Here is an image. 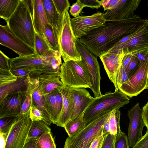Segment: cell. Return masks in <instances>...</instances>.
Segmentation results:
<instances>
[{
	"mask_svg": "<svg viewBox=\"0 0 148 148\" xmlns=\"http://www.w3.org/2000/svg\"><path fill=\"white\" fill-rule=\"evenodd\" d=\"M25 1L28 5L33 18L34 14L33 0H25Z\"/></svg>",
	"mask_w": 148,
	"mask_h": 148,
	"instance_id": "9f6ffc18",
	"label": "cell"
},
{
	"mask_svg": "<svg viewBox=\"0 0 148 148\" xmlns=\"http://www.w3.org/2000/svg\"><path fill=\"white\" fill-rule=\"evenodd\" d=\"M39 78L31 77L29 76L28 77L29 84L33 90L32 104L42 112L51 124L52 123V121L46 109L45 96L39 87Z\"/></svg>",
	"mask_w": 148,
	"mask_h": 148,
	"instance_id": "ffe728a7",
	"label": "cell"
},
{
	"mask_svg": "<svg viewBox=\"0 0 148 148\" xmlns=\"http://www.w3.org/2000/svg\"><path fill=\"white\" fill-rule=\"evenodd\" d=\"M128 54L122 49L114 52H107L99 57L109 79L115 87V91L119 90L117 81L122 60L124 57Z\"/></svg>",
	"mask_w": 148,
	"mask_h": 148,
	"instance_id": "7c38bea8",
	"label": "cell"
},
{
	"mask_svg": "<svg viewBox=\"0 0 148 148\" xmlns=\"http://www.w3.org/2000/svg\"><path fill=\"white\" fill-rule=\"evenodd\" d=\"M6 22L13 33L35 49L36 32L33 18L25 0H20L14 13Z\"/></svg>",
	"mask_w": 148,
	"mask_h": 148,
	"instance_id": "7a4b0ae2",
	"label": "cell"
},
{
	"mask_svg": "<svg viewBox=\"0 0 148 148\" xmlns=\"http://www.w3.org/2000/svg\"><path fill=\"white\" fill-rule=\"evenodd\" d=\"M130 101L127 95L118 90L113 92H106L103 95L94 97L84 113V125L105 111L114 109L119 110Z\"/></svg>",
	"mask_w": 148,
	"mask_h": 148,
	"instance_id": "277c9868",
	"label": "cell"
},
{
	"mask_svg": "<svg viewBox=\"0 0 148 148\" xmlns=\"http://www.w3.org/2000/svg\"><path fill=\"white\" fill-rule=\"evenodd\" d=\"M127 115L129 119L128 137L130 146L132 148L142 136V132L145 126L142 116V109L139 103L128 111Z\"/></svg>",
	"mask_w": 148,
	"mask_h": 148,
	"instance_id": "5bb4252c",
	"label": "cell"
},
{
	"mask_svg": "<svg viewBox=\"0 0 148 148\" xmlns=\"http://www.w3.org/2000/svg\"><path fill=\"white\" fill-rule=\"evenodd\" d=\"M133 54H129L125 55L123 58L122 62L121 67L125 70L130 63Z\"/></svg>",
	"mask_w": 148,
	"mask_h": 148,
	"instance_id": "816d5d0a",
	"label": "cell"
},
{
	"mask_svg": "<svg viewBox=\"0 0 148 148\" xmlns=\"http://www.w3.org/2000/svg\"><path fill=\"white\" fill-rule=\"evenodd\" d=\"M142 116L145 126L148 129V101L142 109Z\"/></svg>",
	"mask_w": 148,
	"mask_h": 148,
	"instance_id": "681fc988",
	"label": "cell"
},
{
	"mask_svg": "<svg viewBox=\"0 0 148 148\" xmlns=\"http://www.w3.org/2000/svg\"><path fill=\"white\" fill-rule=\"evenodd\" d=\"M18 78L12 73L10 70L0 69V87L15 82Z\"/></svg>",
	"mask_w": 148,
	"mask_h": 148,
	"instance_id": "d6a6232c",
	"label": "cell"
},
{
	"mask_svg": "<svg viewBox=\"0 0 148 148\" xmlns=\"http://www.w3.org/2000/svg\"><path fill=\"white\" fill-rule=\"evenodd\" d=\"M42 1L48 23L58 36L62 15L60 16L58 13L53 0Z\"/></svg>",
	"mask_w": 148,
	"mask_h": 148,
	"instance_id": "7402d4cb",
	"label": "cell"
},
{
	"mask_svg": "<svg viewBox=\"0 0 148 148\" xmlns=\"http://www.w3.org/2000/svg\"><path fill=\"white\" fill-rule=\"evenodd\" d=\"M52 51L49 54L42 57L34 55L26 57L19 56L10 59V70L20 69L40 71L43 66L48 62Z\"/></svg>",
	"mask_w": 148,
	"mask_h": 148,
	"instance_id": "2e32d148",
	"label": "cell"
},
{
	"mask_svg": "<svg viewBox=\"0 0 148 148\" xmlns=\"http://www.w3.org/2000/svg\"><path fill=\"white\" fill-rule=\"evenodd\" d=\"M29 116L32 121H42L45 122L48 125H51L42 112L33 104L29 112Z\"/></svg>",
	"mask_w": 148,
	"mask_h": 148,
	"instance_id": "836d02e7",
	"label": "cell"
},
{
	"mask_svg": "<svg viewBox=\"0 0 148 148\" xmlns=\"http://www.w3.org/2000/svg\"><path fill=\"white\" fill-rule=\"evenodd\" d=\"M84 113L79 116L69 120L63 127L68 134L69 137L75 135L84 125L83 119Z\"/></svg>",
	"mask_w": 148,
	"mask_h": 148,
	"instance_id": "4316f807",
	"label": "cell"
},
{
	"mask_svg": "<svg viewBox=\"0 0 148 148\" xmlns=\"http://www.w3.org/2000/svg\"><path fill=\"white\" fill-rule=\"evenodd\" d=\"M132 148H148V129L145 134L142 136Z\"/></svg>",
	"mask_w": 148,
	"mask_h": 148,
	"instance_id": "bcb514c9",
	"label": "cell"
},
{
	"mask_svg": "<svg viewBox=\"0 0 148 148\" xmlns=\"http://www.w3.org/2000/svg\"><path fill=\"white\" fill-rule=\"evenodd\" d=\"M18 116L0 119V132L8 134L12 126Z\"/></svg>",
	"mask_w": 148,
	"mask_h": 148,
	"instance_id": "8d00e7d4",
	"label": "cell"
},
{
	"mask_svg": "<svg viewBox=\"0 0 148 148\" xmlns=\"http://www.w3.org/2000/svg\"><path fill=\"white\" fill-rule=\"evenodd\" d=\"M32 122L29 112L19 116L8 132L5 148H23L27 141Z\"/></svg>",
	"mask_w": 148,
	"mask_h": 148,
	"instance_id": "52a82bcc",
	"label": "cell"
},
{
	"mask_svg": "<svg viewBox=\"0 0 148 148\" xmlns=\"http://www.w3.org/2000/svg\"><path fill=\"white\" fill-rule=\"evenodd\" d=\"M54 92L56 100V115L58 121L62 110L63 98L59 89L56 90Z\"/></svg>",
	"mask_w": 148,
	"mask_h": 148,
	"instance_id": "f35d334b",
	"label": "cell"
},
{
	"mask_svg": "<svg viewBox=\"0 0 148 148\" xmlns=\"http://www.w3.org/2000/svg\"><path fill=\"white\" fill-rule=\"evenodd\" d=\"M10 59L1 51H0V69L10 70Z\"/></svg>",
	"mask_w": 148,
	"mask_h": 148,
	"instance_id": "ee69618b",
	"label": "cell"
},
{
	"mask_svg": "<svg viewBox=\"0 0 148 148\" xmlns=\"http://www.w3.org/2000/svg\"><path fill=\"white\" fill-rule=\"evenodd\" d=\"M45 96L46 110L49 115L52 123L56 125L58 120L56 110V100L54 91Z\"/></svg>",
	"mask_w": 148,
	"mask_h": 148,
	"instance_id": "f1b7e54d",
	"label": "cell"
},
{
	"mask_svg": "<svg viewBox=\"0 0 148 148\" xmlns=\"http://www.w3.org/2000/svg\"><path fill=\"white\" fill-rule=\"evenodd\" d=\"M0 44L12 49L20 57L37 55L35 49L13 33L7 24L0 25Z\"/></svg>",
	"mask_w": 148,
	"mask_h": 148,
	"instance_id": "8fae6325",
	"label": "cell"
},
{
	"mask_svg": "<svg viewBox=\"0 0 148 148\" xmlns=\"http://www.w3.org/2000/svg\"><path fill=\"white\" fill-rule=\"evenodd\" d=\"M148 88V59L140 66L128 80L119 87L120 91L131 98L136 96Z\"/></svg>",
	"mask_w": 148,
	"mask_h": 148,
	"instance_id": "ba28073f",
	"label": "cell"
},
{
	"mask_svg": "<svg viewBox=\"0 0 148 148\" xmlns=\"http://www.w3.org/2000/svg\"><path fill=\"white\" fill-rule=\"evenodd\" d=\"M28 84V75L18 78L15 81L5 86L0 87V101L7 95L13 92L26 91Z\"/></svg>",
	"mask_w": 148,
	"mask_h": 148,
	"instance_id": "603a6c76",
	"label": "cell"
},
{
	"mask_svg": "<svg viewBox=\"0 0 148 148\" xmlns=\"http://www.w3.org/2000/svg\"><path fill=\"white\" fill-rule=\"evenodd\" d=\"M69 8L66 10L62 17L58 36L59 51L64 62L82 60L75 43V37L72 28Z\"/></svg>",
	"mask_w": 148,
	"mask_h": 148,
	"instance_id": "5b68a950",
	"label": "cell"
},
{
	"mask_svg": "<svg viewBox=\"0 0 148 148\" xmlns=\"http://www.w3.org/2000/svg\"><path fill=\"white\" fill-rule=\"evenodd\" d=\"M120 115L121 112L118 109H114L111 112L109 117L110 134L117 136L122 132L120 126Z\"/></svg>",
	"mask_w": 148,
	"mask_h": 148,
	"instance_id": "f546056e",
	"label": "cell"
},
{
	"mask_svg": "<svg viewBox=\"0 0 148 148\" xmlns=\"http://www.w3.org/2000/svg\"><path fill=\"white\" fill-rule=\"evenodd\" d=\"M120 0H102L100 1L101 6L104 9V11L111 10L118 4Z\"/></svg>",
	"mask_w": 148,
	"mask_h": 148,
	"instance_id": "f6af8a7d",
	"label": "cell"
},
{
	"mask_svg": "<svg viewBox=\"0 0 148 148\" xmlns=\"http://www.w3.org/2000/svg\"><path fill=\"white\" fill-rule=\"evenodd\" d=\"M12 73L18 78H21L27 76L33 71L24 69L10 70Z\"/></svg>",
	"mask_w": 148,
	"mask_h": 148,
	"instance_id": "c3c4849f",
	"label": "cell"
},
{
	"mask_svg": "<svg viewBox=\"0 0 148 148\" xmlns=\"http://www.w3.org/2000/svg\"><path fill=\"white\" fill-rule=\"evenodd\" d=\"M59 14L62 16L66 10L69 8L70 4L67 0H53Z\"/></svg>",
	"mask_w": 148,
	"mask_h": 148,
	"instance_id": "ab89813d",
	"label": "cell"
},
{
	"mask_svg": "<svg viewBox=\"0 0 148 148\" xmlns=\"http://www.w3.org/2000/svg\"><path fill=\"white\" fill-rule=\"evenodd\" d=\"M122 49L129 54H132L148 50V19H146L144 25L133 33L127 42L119 45L114 46L107 52H114Z\"/></svg>",
	"mask_w": 148,
	"mask_h": 148,
	"instance_id": "9c48e42d",
	"label": "cell"
},
{
	"mask_svg": "<svg viewBox=\"0 0 148 148\" xmlns=\"http://www.w3.org/2000/svg\"><path fill=\"white\" fill-rule=\"evenodd\" d=\"M71 88L73 95V109L70 120L85 112L94 98L85 88Z\"/></svg>",
	"mask_w": 148,
	"mask_h": 148,
	"instance_id": "e0dca14e",
	"label": "cell"
},
{
	"mask_svg": "<svg viewBox=\"0 0 148 148\" xmlns=\"http://www.w3.org/2000/svg\"><path fill=\"white\" fill-rule=\"evenodd\" d=\"M61 55L59 51L53 50L49 61L41 69L42 73L54 74L59 76L60 69L62 64Z\"/></svg>",
	"mask_w": 148,
	"mask_h": 148,
	"instance_id": "cb8c5ba5",
	"label": "cell"
},
{
	"mask_svg": "<svg viewBox=\"0 0 148 148\" xmlns=\"http://www.w3.org/2000/svg\"><path fill=\"white\" fill-rule=\"evenodd\" d=\"M84 7V5L80 0H77L75 3L70 6L69 12L71 15L76 17L79 16V14Z\"/></svg>",
	"mask_w": 148,
	"mask_h": 148,
	"instance_id": "60d3db41",
	"label": "cell"
},
{
	"mask_svg": "<svg viewBox=\"0 0 148 148\" xmlns=\"http://www.w3.org/2000/svg\"><path fill=\"white\" fill-rule=\"evenodd\" d=\"M103 126L100 132L93 141L90 148H101L104 137L107 135L103 133Z\"/></svg>",
	"mask_w": 148,
	"mask_h": 148,
	"instance_id": "7bdbcfd3",
	"label": "cell"
},
{
	"mask_svg": "<svg viewBox=\"0 0 148 148\" xmlns=\"http://www.w3.org/2000/svg\"><path fill=\"white\" fill-rule=\"evenodd\" d=\"M130 145L128 136L121 132L116 136L114 148H129Z\"/></svg>",
	"mask_w": 148,
	"mask_h": 148,
	"instance_id": "74e56055",
	"label": "cell"
},
{
	"mask_svg": "<svg viewBox=\"0 0 148 148\" xmlns=\"http://www.w3.org/2000/svg\"><path fill=\"white\" fill-rule=\"evenodd\" d=\"M45 33L49 45L53 51H59L58 36L53 27L49 23L45 26Z\"/></svg>",
	"mask_w": 148,
	"mask_h": 148,
	"instance_id": "1f68e13d",
	"label": "cell"
},
{
	"mask_svg": "<svg viewBox=\"0 0 148 148\" xmlns=\"http://www.w3.org/2000/svg\"><path fill=\"white\" fill-rule=\"evenodd\" d=\"M83 4L85 7H89L92 8L98 9L100 8L101 5L100 1L98 0H80Z\"/></svg>",
	"mask_w": 148,
	"mask_h": 148,
	"instance_id": "7dc6e473",
	"label": "cell"
},
{
	"mask_svg": "<svg viewBox=\"0 0 148 148\" xmlns=\"http://www.w3.org/2000/svg\"><path fill=\"white\" fill-rule=\"evenodd\" d=\"M116 135L109 133L104 138L101 148H114Z\"/></svg>",
	"mask_w": 148,
	"mask_h": 148,
	"instance_id": "b9f144b4",
	"label": "cell"
},
{
	"mask_svg": "<svg viewBox=\"0 0 148 148\" xmlns=\"http://www.w3.org/2000/svg\"><path fill=\"white\" fill-rule=\"evenodd\" d=\"M20 0H1L0 17L7 21L14 13Z\"/></svg>",
	"mask_w": 148,
	"mask_h": 148,
	"instance_id": "d4e9b609",
	"label": "cell"
},
{
	"mask_svg": "<svg viewBox=\"0 0 148 148\" xmlns=\"http://www.w3.org/2000/svg\"><path fill=\"white\" fill-rule=\"evenodd\" d=\"M35 47L36 55L40 57L46 56L52 50L47 43L36 32L35 34Z\"/></svg>",
	"mask_w": 148,
	"mask_h": 148,
	"instance_id": "83f0119b",
	"label": "cell"
},
{
	"mask_svg": "<svg viewBox=\"0 0 148 148\" xmlns=\"http://www.w3.org/2000/svg\"><path fill=\"white\" fill-rule=\"evenodd\" d=\"M59 76L63 84L70 88L90 89L92 85L91 75L83 59L64 62L60 67Z\"/></svg>",
	"mask_w": 148,
	"mask_h": 148,
	"instance_id": "3957f363",
	"label": "cell"
},
{
	"mask_svg": "<svg viewBox=\"0 0 148 148\" xmlns=\"http://www.w3.org/2000/svg\"><path fill=\"white\" fill-rule=\"evenodd\" d=\"M112 110H108L101 114L85 125L75 135L68 137L63 148H82L93 141L99 133L107 117Z\"/></svg>",
	"mask_w": 148,
	"mask_h": 148,
	"instance_id": "8992f818",
	"label": "cell"
},
{
	"mask_svg": "<svg viewBox=\"0 0 148 148\" xmlns=\"http://www.w3.org/2000/svg\"><path fill=\"white\" fill-rule=\"evenodd\" d=\"M36 139L27 140L23 148H35Z\"/></svg>",
	"mask_w": 148,
	"mask_h": 148,
	"instance_id": "11a10c76",
	"label": "cell"
},
{
	"mask_svg": "<svg viewBox=\"0 0 148 148\" xmlns=\"http://www.w3.org/2000/svg\"><path fill=\"white\" fill-rule=\"evenodd\" d=\"M110 114L108 116L103 125V133L106 134L110 133V128L109 123V117Z\"/></svg>",
	"mask_w": 148,
	"mask_h": 148,
	"instance_id": "f5cc1de1",
	"label": "cell"
},
{
	"mask_svg": "<svg viewBox=\"0 0 148 148\" xmlns=\"http://www.w3.org/2000/svg\"><path fill=\"white\" fill-rule=\"evenodd\" d=\"M140 62L144 63L148 59V50L140 51L138 53L134 54Z\"/></svg>",
	"mask_w": 148,
	"mask_h": 148,
	"instance_id": "f907efd6",
	"label": "cell"
},
{
	"mask_svg": "<svg viewBox=\"0 0 148 148\" xmlns=\"http://www.w3.org/2000/svg\"><path fill=\"white\" fill-rule=\"evenodd\" d=\"M39 87L45 95L59 89L64 85L59 76L51 74L42 73L39 78Z\"/></svg>",
	"mask_w": 148,
	"mask_h": 148,
	"instance_id": "44dd1931",
	"label": "cell"
},
{
	"mask_svg": "<svg viewBox=\"0 0 148 148\" xmlns=\"http://www.w3.org/2000/svg\"><path fill=\"white\" fill-rule=\"evenodd\" d=\"M140 62L134 54H133L128 65L125 69L129 78L132 76L138 69Z\"/></svg>",
	"mask_w": 148,
	"mask_h": 148,
	"instance_id": "d590c367",
	"label": "cell"
},
{
	"mask_svg": "<svg viewBox=\"0 0 148 148\" xmlns=\"http://www.w3.org/2000/svg\"><path fill=\"white\" fill-rule=\"evenodd\" d=\"M146 19L138 15L125 19L106 22L79 39L95 55L99 57L107 52L122 38L145 24Z\"/></svg>",
	"mask_w": 148,
	"mask_h": 148,
	"instance_id": "6da1fadb",
	"label": "cell"
},
{
	"mask_svg": "<svg viewBox=\"0 0 148 148\" xmlns=\"http://www.w3.org/2000/svg\"><path fill=\"white\" fill-rule=\"evenodd\" d=\"M27 93V91H18L5 97L0 101V119L20 115L22 105Z\"/></svg>",
	"mask_w": 148,
	"mask_h": 148,
	"instance_id": "4fadbf2b",
	"label": "cell"
},
{
	"mask_svg": "<svg viewBox=\"0 0 148 148\" xmlns=\"http://www.w3.org/2000/svg\"></svg>",
	"mask_w": 148,
	"mask_h": 148,
	"instance_id": "680465c9",
	"label": "cell"
},
{
	"mask_svg": "<svg viewBox=\"0 0 148 148\" xmlns=\"http://www.w3.org/2000/svg\"><path fill=\"white\" fill-rule=\"evenodd\" d=\"M106 22L104 13L99 12L90 16H79L71 19L73 33L75 37L79 39L91 30L104 25Z\"/></svg>",
	"mask_w": 148,
	"mask_h": 148,
	"instance_id": "30bf717a",
	"label": "cell"
},
{
	"mask_svg": "<svg viewBox=\"0 0 148 148\" xmlns=\"http://www.w3.org/2000/svg\"><path fill=\"white\" fill-rule=\"evenodd\" d=\"M140 0H120L112 9L104 13V18L107 22L121 20L130 18L135 14Z\"/></svg>",
	"mask_w": 148,
	"mask_h": 148,
	"instance_id": "9a60e30c",
	"label": "cell"
},
{
	"mask_svg": "<svg viewBox=\"0 0 148 148\" xmlns=\"http://www.w3.org/2000/svg\"><path fill=\"white\" fill-rule=\"evenodd\" d=\"M28 84L27 88V94L23 102L20 112L21 114H24L29 112L32 105L33 90Z\"/></svg>",
	"mask_w": 148,
	"mask_h": 148,
	"instance_id": "e575fe53",
	"label": "cell"
},
{
	"mask_svg": "<svg viewBox=\"0 0 148 148\" xmlns=\"http://www.w3.org/2000/svg\"><path fill=\"white\" fill-rule=\"evenodd\" d=\"M33 20L35 32L42 38L49 45L45 33V26L48 23L44 9L42 1L33 0Z\"/></svg>",
	"mask_w": 148,
	"mask_h": 148,
	"instance_id": "d6986e66",
	"label": "cell"
},
{
	"mask_svg": "<svg viewBox=\"0 0 148 148\" xmlns=\"http://www.w3.org/2000/svg\"><path fill=\"white\" fill-rule=\"evenodd\" d=\"M93 141H92L88 143V144L85 145L82 148H90Z\"/></svg>",
	"mask_w": 148,
	"mask_h": 148,
	"instance_id": "6f0895ef",
	"label": "cell"
},
{
	"mask_svg": "<svg viewBox=\"0 0 148 148\" xmlns=\"http://www.w3.org/2000/svg\"><path fill=\"white\" fill-rule=\"evenodd\" d=\"M59 90L63 98V107L61 113L56 125L64 127L70 120L73 109V95L71 88L64 85Z\"/></svg>",
	"mask_w": 148,
	"mask_h": 148,
	"instance_id": "ac0fdd59",
	"label": "cell"
},
{
	"mask_svg": "<svg viewBox=\"0 0 148 148\" xmlns=\"http://www.w3.org/2000/svg\"><path fill=\"white\" fill-rule=\"evenodd\" d=\"M8 134L0 132V147L5 148L6 143Z\"/></svg>",
	"mask_w": 148,
	"mask_h": 148,
	"instance_id": "db71d44e",
	"label": "cell"
},
{
	"mask_svg": "<svg viewBox=\"0 0 148 148\" xmlns=\"http://www.w3.org/2000/svg\"><path fill=\"white\" fill-rule=\"evenodd\" d=\"M48 125L42 121H32L27 140L37 139L44 134L50 132Z\"/></svg>",
	"mask_w": 148,
	"mask_h": 148,
	"instance_id": "484cf974",
	"label": "cell"
},
{
	"mask_svg": "<svg viewBox=\"0 0 148 148\" xmlns=\"http://www.w3.org/2000/svg\"><path fill=\"white\" fill-rule=\"evenodd\" d=\"M35 148H56L51 132L44 134L36 139Z\"/></svg>",
	"mask_w": 148,
	"mask_h": 148,
	"instance_id": "4dcf8cb0",
	"label": "cell"
}]
</instances>
